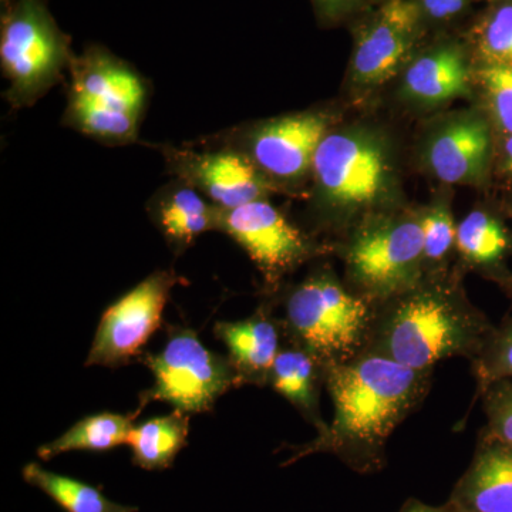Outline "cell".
Returning a JSON list of instances; mask_svg holds the SVG:
<instances>
[{"label":"cell","instance_id":"cell-1","mask_svg":"<svg viewBox=\"0 0 512 512\" xmlns=\"http://www.w3.org/2000/svg\"><path fill=\"white\" fill-rule=\"evenodd\" d=\"M433 370H419L389 357L362 352L348 362L325 366L333 419L325 431L282 464L312 454H332L357 474L386 468L390 436L426 399Z\"/></svg>","mask_w":512,"mask_h":512},{"label":"cell","instance_id":"cell-2","mask_svg":"<svg viewBox=\"0 0 512 512\" xmlns=\"http://www.w3.org/2000/svg\"><path fill=\"white\" fill-rule=\"evenodd\" d=\"M494 329L456 284L424 275L414 288L377 305L365 352L434 370L454 357L473 362Z\"/></svg>","mask_w":512,"mask_h":512},{"label":"cell","instance_id":"cell-3","mask_svg":"<svg viewBox=\"0 0 512 512\" xmlns=\"http://www.w3.org/2000/svg\"><path fill=\"white\" fill-rule=\"evenodd\" d=\"M376 308L322 269L289 293L282 328L292 345L323 366L336 365L365 352Z\"/></svg>","mask_w":512,"mask_h":512},{"label":"cell","instance_id":"cell-4","mask_svg":"<svg viewBox=\"0 0 512 512\" xmlns=\"http://www.w3.org/2000/svg\"><path fill=\"white\" fill-rule=\"evenodd\" d=\"M72 86L64 121L107 144H128L137 137L147 87L130 64L100 45L74 57Z\"/></svg>","mask_w":512,"mask_h":512},{"label":"cell","instance_id":"cell-5","mask_svg":"<svg viewBox=\"0 0 512 512\" xmlns=\"http://www.w3.org/2000/svg\"><path fill=\"white\" fill-rule=\"evenodd\" d=\"M0 66L9 103H35L70 69V37L57 25L46 0H0Z\"/></svg>","mask_w":512,"mask_h":512},{"label":"cell","instance_id":"cell-6","mask_svg":"<svg viewBox=\"0 0 512 512\" xmlns=\"http://www.w3.org/2000/svg\"><path fill=\"white\" fill-rule=\"evenodd\" d=\"M350 291L376 305L414 288L424 278L419 218H369L345 247Z\"/></svg>","mask_w":512,"mask_h":512},{"label":"cell","instance_id":"cell-7","mask_svg":"<svg viewBox=\"0 0 512 512\" xmlns=\"http://www.w3.org/2000/svg\"><path fill=\"white\" fill-rule=\"evenodd\" d=\"M147 365L154 387L146 400L170 403L183 413L207 412L231 387L242 384L229 357L205 348L191 329H175L167 345Z\"/></svg>","mask_w":512,"mask_h":512},{"label":"cell","instance_id":"cell-8","mask_svg":"<svg viewBox=\"0 0 512 512\" xmlns=\"http://www.w3.org/2000/svg\"><path fill=\"white\" fill-rule=\"evenodd\" d=\"M320 198L332 210H367L383 200L390 163L382 144L366 134L328 133L312 163Z\"/></svg>","mask_w":512,"mask_h":512},{"label":"cell","instance_id":"cell-9","mask_svg":"<svg viewBox=\"0 0 512 512\" xmlns=\"http://www.w3.org/2000/svg\"><path fill=\"white\" fill-rule=\"evenodd\" d=\"M218 229L245 249L269 285L315 254L311 241L266 200L218 212Z\"/></svg>","mask_w":512,"mask_h":512},{"label":"cell","instance_id":"cell-10","mask_svg":"<svg viewBox=\"0 0 512 512\" xmlns=\"http://www.w3.org/2000/svg\"><path fill=\"white\" fill-rule=\"evenodd\" d=\"M177 281L171 271L156 272L113 303L100 320L86 365L120 366L136 356L160 328Z\"/></svg>","mask_w":512,"mask_h":512},{"label":"cell","instance_id":"cell-11","mask_svg":"<svg viewBox=\"0 0 512 512\" xmlns=\"http://www.w3.org/2000/svg\"><path fill=\"white\" fill-rule=\"evenodd\" d=\"M164 156L178 181L195 188L224 210L265 200L274 191L271 178L247 154L234 148L194 151L167 147Z\"/></svg>","mask_w":512,"mask_h":512},{"label":"cell","instance_id":"cell-12","mask_svg":"<svg viewBox=\"0 0 512 512\" xmlns=\"http://www.w3.org/2000/svg\"><path fill=\"white\" fill-rule=\"evenodd\" d=\"M330 120L318 111L291 114L252 128L247 137V156L274 181H296L312 170L313 158Z\"/></svg>","mask_w":512,"mask_h":512},{"label":"cell","instance_id":"cell-13","mask_svg":"<svg viewBox=\"0 0 512 512\" xmlns=\"http://www.w3.org/2000/svg\"><path fill=\"white\" fill-rule=\"evenodd\" d=\"M420 10L410 0H390L357 42L353 77L365 86L386 83L402 66L419 28Z\"/></svg>","mask_w":512,"mask_h":512},{"label":"cell","instance_id":"cell-14","mask_svg":"<svg viewBox=\"0 0 512 512\" xmlns=\"http://www.w3.org/2000/svg\"><path fill=\"white\" fill-rule=\"evenodd\" d=\"M493 136L484 117L470 114L450 121L431 138L427 163L448 184H477L490 168Z\"/></svg>","mask_w":512,"mask_h":512},{"label":"cell","instance_id":"cell-15","mask_svg":"<svg viewBox=\"0 0 512 512\" xmlns=\"http://www.w3.org/2000/svg\"><path fill=\"white\" fill-rule=\"evenodd\" d=\"M461 512H512V450L484 429L473 460L451 491Z\"/></svg>","mask_w":512,"mask_h":512},{"label":"cell","instance_id":"cell-16","mask_svg":"<svg viewBox=\"0 0 512 512\" xmlns=\"http://www.w3.org/2000/svg\"><path fill=\"white\" fill-rule=\"evenodd\" d=\"M282 323L264 312L239 322H222L215 333L225 343L229 360L234 365L242 384L268 383L269 373L282 350Z\"/></svg>","mask_w":512,"mask_h":512},{"label":"cell","instance_id":"cell-17","mask_svg":"<svg viewBox=\"0 0 512 512\" xmlns=\"http://www.w3.org/2000/svg\"><path fill=\"white\" fill-rule=\"evenodd\" d=\"M268 384L301 412L316 431L322 433L328 423L320 417L319 393L325 384V366L299 346L282 348L276 357Z\"/></svg>","mask_w":512,"mask_h":512},{"label":"cell","instance_id":"cell-18","mask_svg":"<svg viewBox=\"0 0 512 512\" xmlns=\"http://www.w3.org/2000/svg\"><path fill=\"white\" fill-rule=\"evenodd\" d=\"M218 212L220 207L181 181L165 190L154 204V220L178 249L188 247L204 232L218 229Z\"/></svg>","mask_w":512,"mask_h":512},{"label":"cell","instance_id":"cell-19","mask_svg":"<svg viewBox=\"0 0 512 512\" xmlns=\"http://www.w3.org/2000/svg\"><path fill=\"white\" fill-rule=\"evenodd\" d=\"M470 73L457 47H441L421 56L404 76V92L426 104H440L468 93Z\"/></svg>","mask_w":512,"mask_h":512},{"label":"cell","instance_id":"cell-20","mask_svg":"<svg viewBox=\"0 0 512 512\" xmlns=\"http://www.w3.org/2000/svg\"><path fill=\"white\" fill-rule=\"evenodd\" d=\"M456 248L466 264L493 275L505 284L510 275L504 262L512 251V238L503 221L490 212H470L457 225Z\"/></svg>","mask_w":512,"mask_h":512},{"label":"cell","instance_id":"cell-21","mask_svg":"<svg viewBox=\"0 0 512 512\" xmlns=\"http://www.w3.org/2000/svg\"><path fill=\"white\" fill-rule=\"evenodd\" d=\"M188 431L190 421L187 413L180 410L133 427L127 440L133 453V463L147 471L171 467L187 444Z\"/></svg>","mask_w":512,"mask_h":512},{"label":"cell","instance_id":"cell-22","mask_svg":"<svg viewBox=\"0 0 512 512\" xmlns=\"http://www.w3.org/2000/svg\"><path fill=\"white\" fill-rule=\"evenodd\" d=\"M137 413H101L86 417L56 440L40 447L37 456L49 461L70 451H107L123 446L133 430Z\"/></svg>","mask_w":512,"mask_h":512},{"label":"cell","instance_id":"cell-23","mask_svg":"<svg viewBox=\"0 0 512 512\" xmlns=\"http://www.w3.org/2000/svg\"><path fill=\"white\" fill-rule=\"evenodd\" d=\"M22 476L66 512H137L136 507L114 503L94 485L46 470L37 463L26 464Z\"/></svg>","mask_w":512,"mask_h":512},{"label":"cell","instance_id":"cell-24","mask_svg":"<svg viewBox=\"0 0 512 512\" xmlns=\"http://www.w3.org/2000/svg\"><path fill=\"white\" fill-rule=\"evenodd\" d=\"M471 363L477 396L498 380H512V316L495 326L480 355Z\"/></svg>","mask_w":512,"mask_h":512},{"label":"cell","instance_id":"cell-25","mask_svg":"<svg viewBox=\"0 0 512 512\" xmlns=\"http://www.w3.org/2000/svg\"><path fill=\"white\" fill-rule=\"evenodd\" d=\"M476 43L484 64L512 67V2L504 3L483 20Z\"/></svg>","mask_w":512,"mask_h":512},{"label":"cell","instance_id":"cell-26","mask_svg":"<svg viewBox=\"0 0 512 512\" xmlns=\"http://www.w3.org/2000/svg\"><path fill=\"white\" fill-rule=\"evenodd\" d=\"M423 229L424 275L429 266H439L446 261L451 249L456 247L457 225L446 205H436L420 217Z\"/></svg>","mask_w":512,"mask_h":512},{"label":"cell","instance_id":"cell-27","mask_svg":"<svg viewBox=\"0 0 512 512\" xmlns=\"http://www.w3.org/2000/svg\"><path fill=\"white\" fill-rule=\"evenodd\" d=\"M488 107L505 136L512 134V67L484 64L478 72Z\"/></svg>","mask_w":512,"mask_h":512},{"label":"cell","instance_id":"cell-28","mask_svg":"<svg viewBox=\"0 0 512 512\" xmlns=\"http://www.w3.org/2000/svg\"><path fill=\"white\" fill-rule=\"evenodd\" d=\"M478 397L487 419L484 430L512 450V380H498Z\"/></svg>","mask_w":512,"mask_h":512},{"label":"cell","instance_id":"cell-29","mask_svg":"<svg viewBox=\"0 0 512 512\" xmlns=\"http://www.w3.org/2000/svg\"><path fill=\"white\" fill-rule=\"evenodd\" d=\"M468 0H421L424 12L434 19H447L457 15Z\"/></svg>","mask_w":512,"mask_h":512},{"label":"cell","instance_id":"cell-30","mask_svg":"<svg viewBox=\"0 0 512 512\" xmlns=\"http://www.w3.org/2000/svg\"><path fill=\"white\" fill-rule=\"evenodd\" d=\"M399 512H460L450 501L443 505H431L423 503L419 498H409L404 501Z\"/></svg>","mask_w":512,"mask_h":512},{"label":"cell","instance_id":"cell-31","mask_svg":"<svg viewBox=\"0 0 512 512\" xmlns=\"http://www.w3.org/2000/svg\"><path fill=\"white\" fill-rule=\"evenodd\" d=\"M503 168L505 173L512 177V134L507 136L504 141L503 147Z\"/></svg>","mask_w":512,"mask_h":512},{"label":"cell","instance_id":"cell-32","mask_svg":"<svg viewBox=\"0 0 512 512\" xmlns=\"http://www.w3.org/2000/svg\"><path fill=\"white\" fill-rule=\"evenodd\" d=\"M316 3L325 10V12H333V10H338L342 8V6L348 5L350 0H315Z\"/></svg>","mask_w":512,"mask_h":512},{"label":"cell","instance_id":"cell-33","mask_svg":"<svg viewBox=\"0 0 512 512\" xmlns=\"http://www.w3.org/2000/svg\"><path fill=\"white\" fill-rule=\"evenodd\" d=\"M504 286L507 288L508 295H510L512 298V275H510V278L507 279V282H505Z\"/></svg>","mask_w":512,"mask_h":512},{"label":"cell","instance_id":"cell-34","mask_svg":"<svg viewBox=\"0 0 512 512\" xmlns=\"http://www.w3.org/2000/svg\"><path fill=\"white\" fill-rule=\"evenodd\" d=\"M461 512V511H460Z\"/></svg>","mask_w":512,"mask_h":512}]
</instances>
